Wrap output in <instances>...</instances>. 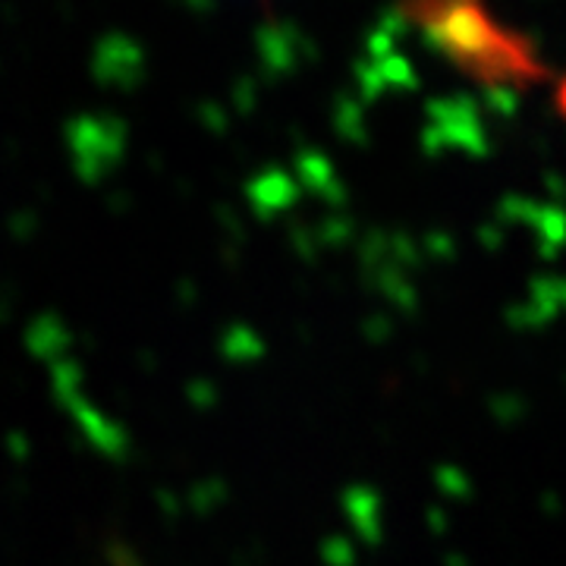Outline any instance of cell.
<instances>
[{"instance_id":"cell-1","label":"cell","mask_w":566,"mask_h":566,"mask_svg":"<svg viewBox=\"0 0 566 566\" xmlns=\"http://www.w3.org/2000/svg\"><path fill=\"white\" fill-rule=\"evenodd\" d=\"M403 13L447 63L488 88H528L545 80L535 44L494 20L485 0H403Z\"/></svg>"}]
</instances>
